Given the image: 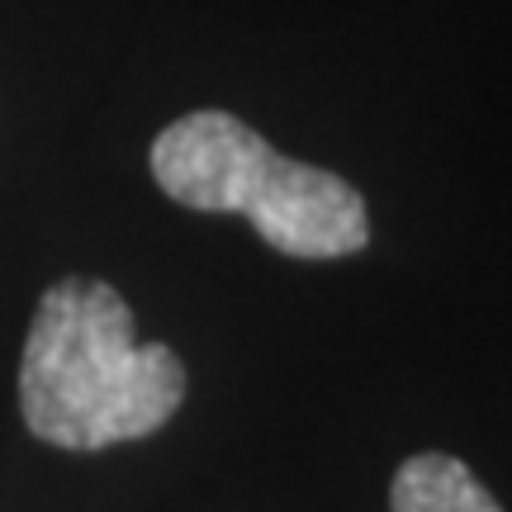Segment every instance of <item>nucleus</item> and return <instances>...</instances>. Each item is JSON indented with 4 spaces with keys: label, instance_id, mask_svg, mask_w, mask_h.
<instances>
[{
    "label": "nucleus",
    "instance_id": "f03ea898",
    "mask_svg": "<svg viewBox=\"0 0 512 512\" xmlns=\"http://www.w3.org/2000/svg\"><path fill=\"white\" fill-rule=\"evenodd\" d=\"M152 181L195 214L247 219L280 256L332 261L370 242V214L356 185L280 157L238 114L195 110L166 124L152 143Z\"/></svg>",
    "mask_w": 512,
    "mask_h": 512
},
{
    "label": "nucleus",
    "instance_id": "f257e3e1",
    "mask_svg": "<svg viewBox=\"0 0 512 512\" xmlns=\"http://www.w3.org/2000/svg\"><path fill=\"white\" fill-rule=\"evenodd\" d=\"M133 328V309L105 280L67 275L38 299L19 361V413L38 441L105 451L152 437L181 413V356L138 342Z\"/></svg>",
    "mask_w": 512,
    "mask_h": 512
},
{
    "label": "nucleus",
    "instance_id": "7ed1b4c3",
    "mask_svg": "<svg viewBox=\"0 0 512 512\" xmlns=\"http://www.w3.org/2000/svg\"><path fill=\"white\" fill-rule=\"evenodd\" d=\"M389 512H503L498 498L475 479L465 460L446 451H422L403 460L389 484Z\"/></svg>",
    "mask_w": 512,
    "mask_h": 512
}]
</instances>
